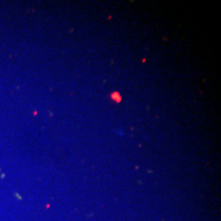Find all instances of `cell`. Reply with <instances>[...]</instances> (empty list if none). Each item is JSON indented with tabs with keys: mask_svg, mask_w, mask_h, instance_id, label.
I'll return each mask as SVG.
<instances>
[{
	"mask_svg": "<svg viewBox=\"0 0 221 221\" xmlns=\"http://www.w3.org/2000/svg\"><path fill=\"white\" fill-rule=\"evenodd\" d=\"M111 98H112V99H114L116 102H120V94L118 93H114L111 94Z\"/></svg>",
	"mask_w": 221,
	"mask_h": 221,
	"instance_id": "6da1fadb",
	"label": "cell"
}]
</instances>
